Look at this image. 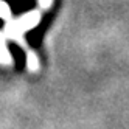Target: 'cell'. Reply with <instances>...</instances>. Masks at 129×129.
<instances>
[]
</instances>
